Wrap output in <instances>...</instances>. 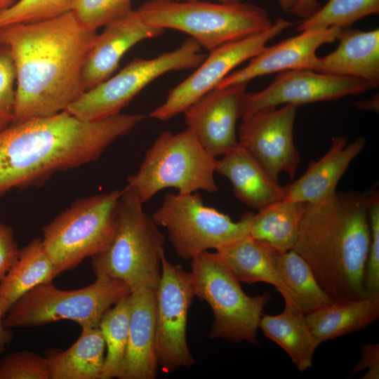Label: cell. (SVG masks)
Instances as JSON below:
<instances>
[{
  "mask_svg": "<svg viewBox=\"0 0 379 379\" xmlns=\"http://www.w3.org/2000/svg\"><path fill=\"white\" fill-rule=\"evenodd\" d=\"M98 34L73 11L0 27V48L8 51L15 71L13 124L66 111L85 92L83 69Z\"/></svg>",
  "mask_w": 379,
  "mask_h": 379,
  "instance_id": "6da1fadb",
  "label": "cell"
},
{
  "mask_svg": "<svg viewBox=\"0 0 379 379\" xmlns=\"http://www.w3.org/2000/svg\"><path fill=\"white\" fill-rule=\"evenodd\" d=\"M145 117L119 113L86 121L63 111L11 125L0 133V196L98 160Z\"/></svg>",
  "mask_w": 379,
  "mask_h": 379,
  "instance_id": "7a4b0ae2",
  "label": "cell"
},
{
  "mask_svg": "<svg viewBox=\"0 0 379 379\" xmlns=\"http://www.w3.org/2000/svg\"><path fill=\"white\" fill-rule=\"evenodd\" d=\"M368 204V194L349 191L306 205L292 249L308 263L333 302L368 296L364 286Z\"/></svg>",
  "mask_w": 379,
  "mask_h": 379,
  "instance_id": "3957f363",
  "label": "cell"
},
{
  "mask_svg": "<svg viewBox=\"0 0 379 379\" xmlns=\"http://www.w3.org/2000/svg\"><path fill=\"white\" fill-rule=\"evenodd\" d=\"M143 204L127 185L121 190L118 220L107 246L91 258L95 277L125 283L133 292L141 288L156 291L161 277V258L166 238Z\"/></svg>",
  "mask_w": 379,
  "mask_h": 379,
  "instance_id": "277c9868",
  "label": "cell"
},
{
  "mask_svg": "<svg viewBox=\"0 0 379 379\" xmlns=\"http://www.w3.org/2000/svg\"><path fill=\"white\" fill-rule=\"evenodd\" d=\"M149 25L185 32L208 51L269 29L267 11L245 1L147 0L138 8Z\"/></svg>",
  "mask_w": 379,
  "mask_h": 379,
  "instance_id": "5b68a950",
  "label": "cell"
},
{
  "mask_svg": "<svg viewBox=\"0 0 379 379\" xmlns=\"http://www.w3.org/2000/svg\"><path fill=\"white\" fill-rule=\"evenodd\" d=\"M216 161L189 128L176 133L165 131L155 139L126 185L142 204L170 187L180 194L198 190L214 193L218 190L214 176Z\"/></svg>",
  "mask_w": 379,
  "mask_h": 379,
  "instance_id": "8992f818",
  "label": "cell"
},
{
  "mask_svg": "<svg viewBox=\"0 0 379 379\" xmlns=\"http://www.w3.org/2000/svg\"><path fill=\"white\" fill-rule=\"evenodd\" d=\"M195 296L211 308V339L258 344L257 331L268 293L249 296L219 255L206 251L190 260Z\"/></svg>",
  "mask_w": 379,
  "mask_h": 379,
  "instance_id": "52a82bcc",
  "label": "cell"
},
{
  "mask_svg": "<svg viewBox=\"0 0 379 379\" xmlns=\"http://www.w3.org/2000/svg\"><path fill=\"white\" fill-rule=\"evenodd\" d=\"M131 293L125 283L107 277H96L91 285L69 291L44 283L19 298L3 318V324L11 328L71 320L81 328L96 327L105 312Z\"/></svg>",
  "mask_w": 379,
  "mask_h": 379,
  "instance_id": "ba28073f",
  "label": "cell"
},
{
  "mask_svg": "<svg viewBox=\"0 0 379 379\" xmlns=\"http://www.w3.org/2000/svg\"><path fill=\"white\" fill-rule=\"evenodd\" d=\"M121 190L80 199L43 227L42 243L58 272L102 252L115 232Z\"/></svg>",
  "mask_w": 379,
  "mask_h": 379,
  "instance_id": "9c48e42d",
  "label": "cell"
},
{
  "mask_svg": "<svg viewBox=\"0 0 379 379\" xmlns=\"http://www.w3.org/2000/svg\"><path fill=\"white\" fill-rule=\"evenodd\" d=\"M253 213L246 212L234 222L227 214L206 206L196 192L165 194L151 217L167 230L176 254L191 260L206 251H216L249 237Z\"/></svg>",
  "mask_w": 379,
  "mask_h": 379,
  "instance_id": "30bf717a",
  "label": "cell"
},
{
  "mask_svg": "<svg viewBox=\"0 0 379 379\" xmlns=\"http://www.w3.org/2000/svg\"><path fill=\"white\" fill-rule=\"evenodd\" d=\"M206 56L200 45L190 37L175 50L154 58H135L118 73L84 92L66 111L86 121L117 114L156 79L169 72L196 68Z\"/></svg>",
  "mask_w": 379,
  "mask_h": 379,
  "instance_id": "8fae6325",
  "label": "cell"
},
{
  "mask_svg": "<svg viewBox=\"0 0 379 379\" xmlns=\"http://www.w3.org/2000/svg\"><path fill=\"white\" fill-rule=\"evenodd\" d=\"M194 297L190 273L169 262L164 251L155 291V347L158 365L166 373L196 363L187 341V316Z\"/></svg>",
  "mask_w": 379,
  "mask_h": 379,
  "instance_id": "7c38bea8",
  "label": "cell"
},
{
  "mask_svg": "<svg viewBox=\"0 0 379 379\" xmlns=\"http://www.w3.org/2000/svg\"><path fill=\"white\" fill-rule=\"evenodd\" d=\"M294 23L279 18L267 29L225 43L211 51L187 78L173 88L165 101L149 114L151 118L166 121L178 114L208 92L242 62L256 55L269 41Z\"/></svg>",
  "mask_w": 379,
  "mask_h": 379,
  "instance_id": "4fadbf2b",
  "label": "cell"
},
{
  "mask_svg": "<svg viewBox=\"0 0 379 379\" xmlns=\"http://www.w3.org/2000/svg\"><path fill=\"white\" fill-rule=\"evenodd\" d=\"M298 107L288 103L261 109L238 128V143L276 180L281 173L293 179L300 161L293 139Z\"/></svg>",
  "mask_w": 379,
  "mask_h": 379,
  "instance_id": "5bb4252c",
  "label": "cell"
},
{
  "mask_svg": "<svg viewBox=\"0 0 379 379\" xmlns=\"http://www.w3.org/2000/svg\"><path fill=\"white\" fill-rule=\"evenodd\" d=\"M373 87L361 79L318 72L313 69H290L279 72L262 91L246 93L242 121L269 107L291 103L298 106L320 101L336 100L362 94Z\"/></svg>",
  "mask_w": 379,
  "mask_h": 379,
  "instance_id": "9a60e30c",
  "label": "cell"
},
{
  "mask_svg": "<svg viewBox=\"0 0 379 379\" xmlns=\"http://www.w3.org/2000/svg\"><path fill=\"white\" fill-rule=\"evenodd\" d=\"M247 85L215 88L182 112L187 128L215 158L238 144L237 123L241 117Z\"/></svg>",
  "mask_w": 379,
  "mask_h": 379,
  "instance_id": "2e32d148",
  "label": "cell"
},
{
  "mask_svg": "<svg viewBox=\"0 0 379 379\" xmlns=\"http://www.w3.org/2000/svg\"><path fill=\"white\" fill-rule=\"evenodd\" d=\"M340 28L307 29L270 47L265 46L250 59L248 65L230 73L216 86L222 88L239 83H248L263 75L290 69H314L318 48L335 41Z\"/></svg>",
  "mask_w": 379,
  "mask_h": 379,
  "instance_id": "e0dca14e",
  "label": "cell"
},
{
  "mask_svg": "<svg viewBox=\"0 0 379 379\" xmlns=\"http://www.w3.org/2000/svg\"><path fill=\"white\" fill-rule=\"evenodd\" d=\"M164 31L147 23L137 9L107 23L98 34L83 69L85 92L112 76L130 48L143 40L161 36Z\"/></svg>",
  "mask_w": 379,
  "mask_h": 379,
  "instance_id": "ac0fdd59",
  "label": "cell"
},
{
  "mask_svg": "<svg viewBox=\"0 0 379 379\" xmlns=\"http://www.w3.org/2000/svg\"><path fill=\"white\" fill-rule=\"evenodd\" d=\"M366 144L364 137L349 143L346 136L333 138L326 153L319 160L312 161L298 179L284 186L283 199L316 203L334 196L340 178Z\"/></svg>",
  "mask_w": 379,
  "mask_h": 379,
  "instance_id": "d6986e66",
  "label": "cell"
},
{
  "mask_svg": "<svg viewBox=\"0 0 379 379\" xmlns=\"http://www.w3.org/2000/svg\"><path fill=\"white\" fill-rule=\"evenodd\" d=\"M126 350L119 379H155V291L141 288L131 293Z\"/></svg>",
  "mask_w": 379,
  "mask_h": 379,
  "instance_id": "ffe728a7",
  "label": "cell"
},
{
  "mask_svg": "<svg viewBox=\"0 0 379 379\" xmlns=\"http://www.w3.org/2000/svg\"><path fill=\"white\" fill-rule=\"evenodd\" d=\"M335 50L319 58L314 71L361 79L376 88L379 85V29H340Z\"/></svg>",
  "mask_w": 379,
  "mask_h": 379,
  "instance_id": "44dd1931",
  "label": "cell"
},
{
  "mask_svg": "<svg viewBox=\"0 0 379 379\" xmlns=\"http://www.w3.org/2000/svg\"><path fill=\"white\" fill-rule=\"evenodd\" d=\"M215 173L227 178L235 197L253 209L259 211L284 197L285 187L239 143L217 159Z\"/></svg>",
  "mask_w": 379,
  "mask_h": 379,
  "instance_id": "7402d4cb",
  "label": "cell"
},
{
  "mask_svg": "<svg viewBox=\"0 0 379 379\" xmlns=\"http://www.w3.org/2000/svg\"><path fill=\"white\" fill-rule=\"evenodd\" d=\"M284 311L277 315L262 314L259 328L289 355L296 368L305 371L312 364L317 347L321 344L310 331L305 314L291 298H284Z\"/></svg>",
  "mask_w": 379,
  "mask_h": 379,
  "instance_id": "603a6c76",
  "label": "cell"
},
{
  "mask_svg": "<svg viewBox=\"0 0 379 379\" xmlns=\"http://www.w3.org/2000/svg\"><path fill=\"white\" fill-rule=\"evenodd\" d=\"M58 275L42 240L32 239L20 249L17 260L0 280V315L4 318L22 295L39 284L52 282Z\"/></svg>",
  "mask_w": 379,
  "mask_h": 379,
  "instance_id": "cb8c5ba5",
  "label": "cell"
},
{
  "mask_svg": "<svg viewBox=\"0 0 379 379\" xmlns=\"http://www.w3.org/2000/svg\"><path fill=\"white\" fill-rule=\"evenodd\" d=\"M379 295L333 302L305 314L320 343L364 329L378 319Z\"/></svg>",
  "mask_w": 379,
  "mask_h": 379,
  "instance_id": "d4e9b609",
  "label": "cell"
},
{
  "mask_svg": "<svg viewBox=\"0 0 379 379\" xmlns=\"http://www.w3.org/2000/svg\"><path fill=\"white\" fill-rule=\"evenodd\" d=\"M105 343L98 326L82 327L79 338L67 350H51L46 358L50 379H100Z\"/></svg>",
  "mask_w": 379,
  "mask_h": 379,
  "instance_id": "484cf974",
  "label": "cell"
},
{
  "mask_svg": "<svg viewBox=\"0 0 379 379\" xmlns=\"http://www.w3.org/2000/svg\"><path fill=\"white\" fill-rule=\"evenodd\" d=\"M275 251L269 244L248 237L215 252L240 282L267 283L274 286L283 298H292L274 268Z\"/></svg>",
  "mask_w": 379,
  "mask_h": 379,
  "instance_id": "4316f807",
  "label": "cell"
},
{
  "mask_svg": "<svg viewBox=\"0 0 379 379\" xmlns=\"http://www.w3.org/2000/svg\"><path fill=\"white\" fill-rule=\"evenodd\" d=\"M307 203L280 200L253 213L249 237L278 251L293 248Z\"/></svg>",
  "mask_w": 379,
  "mask_h": 379,
  "instance_id": "83f0119b",
  "label": "cell"
},
{
  "mask_svg": "<svg viewBox=\"0 0 379 379\" xmlns=\"http://www.w3.org/2000/svg\"><path fill=\"white\" fill-rule=\"evenodd\" d=\"M274 265L294 302L306 314L333 303L308 263L293 249L275 251Z\"/></svg>",
  "mask_w": 379,
  "mask_h": 379,
  "instance_id": "f1b7e54d",
  "label": "cell"
},
{
  "mask_svg": "<svg viewBox=\"0 0 379 379\" xmlns=\"http://www.w3.org/2000/svg\"><path fill=\"white\" fill-rule=\"evenodd\" d=\"M130 294L108 310L98 325L104 338L106 350L100 379L118 378L128 343Z\"/></svg>",
  "mask_w": 379,
  "mask_h": 379,
  "instance_id": "f546056e",
  "label": "cell"
},
{
  "mask_svg": "<svg viewBox=\"0 0 379 379\" xmlns=\"http://www.w3.org/2000/svg\"><path fill=\"white\" fill-rule=\"evenodd\" d=\"M379 13V0H327L310 18L297 25L299 32L307 29L350 27L357 21Z\"/></svg>",
  "mask_w": 379,
  "mask_h": 379,
  "instance_id": "4dcf8cb0",
  "label": "cell"
},
{
  "mask_svg": "<svg viewBox=\"0 0 379 379\" xmlns=\"http://www.w3.org/2000/svg\"><path fill=\"white\" fill-rule=\"evenodd\" d=\"M76 0H19L0 14V27L44 21L72 11Z\"/></svg>",
  "mask_w": 379,
  "mask_h": 379,
  "instance_id": "1f68e13d",
  "label": "cell"
},
{
  "mask_svg": "<svg viewBox=\"0 0 379 379\" xmlns=\"http://www.w3.org/2000/svg\"><path fill=\"white\" fill-rule=\"evenodd\" d=\"M133 0H76L72 11L86 27L97 30L132 10Z\"/></svg>",
  "mask_w": 379,
  "mask_h": 379,
  "instance_id": "d6a6232c",
  "label": "cell"
},
{
  "mask_svg": "<svg viewBox=\"0 0 379 379\" xmlns=\"http://www.w3.org/2000/svg\"><path fill=\"white\" fill-rule=\"evenodd\" d=\"M0 379H50L47 359L27 350L8 354L0 361Z\"/></svg>",
  "mask_w": 379,
  "mask_h": 379,
  "instance_id": "836d02e7",
  "label": "cell"
},
{
  "mask_svg": "<svg viewBox=\"0 0 379 379\" xmlns=\"http://www.w3.org/2000/svg\"><path fill=\"white\" fill-rule=\"evenodd\" d=\"M370 244L364 272V286L368 296L379 295V196L368 194Z\"/></svg>",
  "mask_w": 379,
  "mask_h": 379,
  "instance_id": "e575fe53",
  "label": "cell"
},
{
  "mask_svg": "<svg viewBox=\"0 0 379 379\" xmlns=\"http://www.w3.org/2000/svg\"><path fill=\"white\" fill-rule=\"evenodd\" d=\"M15 71L10 53L0 48V133L13 124L15 109Z\"/></svg>",
  "mask_w": 379,
  "mask_h": 379,
  "instance_id": "d590c367",
  "label": "cell"
},
{
  "mask_svg": "<svg viewBox=\"0 0 379 379\" xmlns=\"http://www.w3.org/2000/svg\"><path fill=\"white\" fill-rule=\"evenodd\" d=\"M19 252L13 227L0 221V280L17 260Z\"/></svg>",
  "mask_w": 379,
  "mask_h": 379,
  "instance_id": "8d00e7d4",
  "label": "cell"
},
{
  "mask_svg": "<svg viewBox=\"0 0 379 379\" xmlns=\"http://www.w3.org/2000/svg\"><path fill=\"white\" fill-rule=\"evenodd\" d=\"M361 357L360 361L352 371L353 375L364 368L368 371L361 377V379L379 378V344L366 343L361 349Z\"/></svg>",
  "mask_w": 379,
  "mask_h": 379,
  "instance_id": "74e56055",
  "label": "cell"
},
{
  "mask_svg": "<svg viewBox=\"0 0 379 379\" xmlns=\"http://www.w3.org/2000/svg\"><path fill=\"white\" fill-rule=\"evenodd\" d=\"M321 6L318 0H298L291 13L303 20L315 13Z\"/></svg>",
  "mask_w": 379,
  "mask_h": 379,
  "instance_id": "f35d334b",
  "label": "cell"
},
{
  "mask_svg": "<svg viewBox=\"0 0 379 379\" xmlns=\"http://www.w3.org/2000/svg\"><path fill=\"white\" fill-rule=\"evenodd\" d=\"M354 106L361 111L378 112V94L374 95L372 97L366 100H359L354 102Z\"/></svg>",
  "mask_w": 379,
  "mask_h": 379,
  "instance_id": "ab89813d",
  "label": "cell"
},
{
  "mask_svg": "<svg viewBox=\"0 0 379 379\" xmlns=\"http://www.w3.org/2000/svg\"><path fill=\"white\" fill-rule=\"evenodd\" d=\"M13 339L11 328L4 327L3 317L0 315V353L4 352Z\"/></svg>",
  "mask_w": 379,
  "mask_h": 379,
  "instance_id": "60d3db41",
  "label": "cell"
},
{
  "mask_svg": "<svg viewBox=\"0 0 379 379\" xmlns=\"http://www.w3.org/2000/svg\"><path fill=\"white\" fill-rule=\"evenodd\" d=\"M281 8L285 13L291 12L298 0H277Z\"/></svg>",
  "mask_w": 379,
  "mask_h": 379,
  "instance_id": "b9f144b4",
  "label": "cell"
},
{
  "mask_svg": "<svg viewBox=\"0 0 379 379\" xmlns=\"http://www.w3.org/2000/svg\"><path fill=\"white\" fill-rule=\"evenodd\" d=\"M16 0H0V14L13 6Z\"/></svg>",
  "mask_w": 379,
  "mask_h": 379,
  "instance_id": "7bdbcfd3",
  "label": "cell"
},
{
  "mask_svg": "<svg viewBox=\"0 0 379 379\" xmlns=\"http://www.w3.org/2000/svg\"><path fill=\"white\" fill-rule=\"evenodd\" d=\"M177 1H192L197 0H173ZM218 2H238V1H245L246 0H217Z\"/></svg>",
  "mask_w": 379,
  "mask_h": 379,
  "instance_id": "ee69618b",
  "label": "cell"
}]
</instances>
